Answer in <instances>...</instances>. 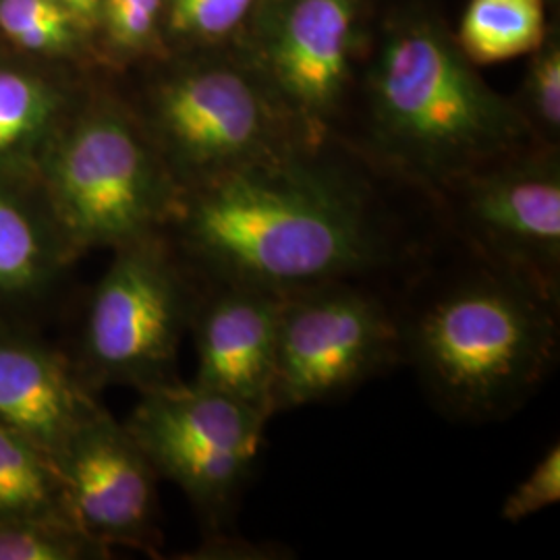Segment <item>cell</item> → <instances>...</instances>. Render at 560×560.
<instances>
[{
  "instance_id": "obj_1",
  "label": "cell",
  "mask_w": 560,
  "mask_h": 560,
  "mask_svg": "<svg viewBox=\"0 0 560 560\" xmlns=\"http://www.w3.org/2000/svg\"><path fill=\"white\" fill-rule=\"evenodd\" d=\"M441 231L405 229L361 187L277 156L183 191L164 235L201 282L287 295L335 280L397 287Z\"/></svg>"
},
{
  "instance_id": "obj_2",
  "label": "cell",
  "mask_w": 560,
  "mask_h": 560,
  "mask_svg": "<svg viewBox=\"0 0 560 560\" xmlns=\"http://www.w3.org/2000/svg\"><path fill=\"white\" fill-rule=\"evenodd\" d=\"M400 363L460 423L506 420L559 363L560 298L444 229L395 289Z\"/></svg>"
},
{
  "instance_id": "obj_3",
  "label": "cell",
  "mask_w": 560,
  "mask_h": 560,
  "mask_svg": "<svg viewBox=\"0 0 560 560\" xmlns=\"http://www.w3.org/2000/svg\"><path fill=\"white\" fill-rule=\"evenodd\" d=\"M382 150L420 177L448 185L481 162L515 150L525 125L432 34L388 46L372 94Z\"/></svg>"
},
{
  "instance_id": "obj_4",
  "label": "cell",
  "mask_w": 560,
  "mask_h": 560,
  "mask_svg": "<svg viewBox=\"0 0 560 560\" xmlns=\"http://www.w3.org/2000/svg\"><path fill=\"white\" fill-rule=\"evenodd\" d=\"M36 180L75 260L164 233L183 194L138 125L115 108L67 119Z\"/></svg>"
},
{
  "instance_id": "obj_5",
  "label": "cell",
  "mask_w": 560,
  "mask_h": 560,
  "mask_svg": "<svg viewBox=\"0 0 560 560\" xmlns=\"http://www.w3.org/2000/svg\"><path fill=\"white\" fill-rule=\"evenodd\" d=\"M200 287L164 233L113 249L69 353L83 382L96 395L113 386L145 393L180 382V342Z\"/></svg>"
},
{
  "instance_id": "obj_6",
  "label": "cell",
  "mask_w": 560,
  "mask_h": 560,
  "mask_svg": "<svg viewBox=\"0 0 560 560\" xmlns=\"http://www.w3.org/2000/svg\"><path fill=\"white\" fill-rule=\"evenodd\" d=\"M335 280L282 295L272 416L340 399L400 365L395 291Z\"/></svg>"
},
{
  "instance_id": "obj_7",
  "label": "cell",
  "mask_w": 560,
  "mask_h": 560,
  "mask_svg": "<svg viewBox=\"0 0 560 560\" xmlns=\"http://www.w3.org/2000/svg\"><path fill=\"white\" fill-rule=\"evenodd\" d=\"M268 421L260 409L180 381L140 393L122 423L159 478L191 502L210 536L222 534L235 517Z\"/></svg>"
},
{
  "instance_id": "obj_8",
  "label": "cell",
  "mask_w": 560,
  "mask_h": 560,
  "mask_svg": "<svg viewBox=\"0 0 560 560\" xmlns=\"http://www.w3.org/2000/svg\"><path fill=\"white\" fill-rule=\"evenodd\" d=\"M455 187L442 229L488 260L517 270L560 298V180L550 161H488Z\"/></svg>"
},
{
  "instance_id": "obj_9",
  "label": "cell",
  "mask_w": 560,
  "mask_h": 560,
  "mask_svg": "<svg viewBox=\"0 0 560 560\" xmlns=\"http://www.w3.org/2000/svg\"><path fill=\"white\" fill-rule=\"evenodd\" d=\"M150 119L180 191L279 156L272 117L260 92L226 69L162 83Z\"/></svg>"
},
{
  "instance_id": "obj_10",
  "label": "cell",
  "mask_w": 560,
  "mask_h": 560,
  "mask_svg": "<svg viewBox=\"0 0 560 560\" xmlns=\"http://www.w3.org/2000/svg\"><path fill=\"white\" fill-rule=\"evenodd\" d=\"M71 517L108 548L159 557V474L125 423L104 407L55 457Z\"/></svg>"
},
{
  "instance_id": "obj_11",
  "label": "cell",
  "mask_w": 560,
  "mask_h": 560,
  "mask_svg": "<svg viewBox=\"0 0 560 560\" xmlns=\"http://www.w3.org/2000/svg\"><path fill=\"white\" fill-rule=\"evenodd\" d=\"M280 307L282 295L266 289L201 282L189 324L196 347L191 382L260 409L272 420Z\"/></svg>"
},
{
  "instance_id": "obj_12",
  "label": "cell",
  "mask_w": 560,
  "mask_h": 560,
  "mask_svg": "<svg viewBox=\"0 0 560 560\" xmlns=\"http://www.w3.org/2000/svg\"><path fill=\"white\" fill-rule=\"evenodd\" d=\"M104 405L69 358L32 324L0 320V423L36 442L52 459Z\"/></svg>"
},
{
  "instance_id": "obj_13",
  "label": "cell",
  "mask_w": 560,
  "mask_h": 560,
  "mask_svg": "<svg viewBox=\"0 0 560 560\" xmlns=\"http://www.w3.org/2000/svg\"><path fill=\"white\" fill-rule=\"evenodd\" d=\"M75 261L36 175L0 171V320L30 324Z\"/></svg>"
},
{
  "instance_id": "obj_14",
  "label": "cell",
  "mask_w": 560,
  "mask_h": 560,
  "mask_svg": "<svg viewBox=\"0 0 560 560\" xmlns=\"http://www.w3.org/2000/svg\"><path fill=\"white\" fill-rule=\"evenodd\" d=\"M351 0H300L282 25L275 73L280 92L307 119H322L347 80Z\"/></svg>"
},
{
  "instance_id": "obj_15",
  "label": "cell",
  "mask_w": 560,
  "mask_h": 560,
  "mask_svg": "<svg viewBox=\"0 0 560 560\" xmlns=\"http://www.w3.org/2000/svg\"><path fill=\"white\" fill-rule=\"evenodd\" d=\"M67 119L69 98L52 81L0 69V171L36 175Z\"/></svg>"
},
{
  "instance_id": "obj_16",
  "label": "cell",
  "mask_w": 560,
  "mask_h": 560,
  "mask_svg": "<svg viewBox=\"0 0 560 560\" xmlns=\"http://www.w3.org/2000/svg\"><path fill=\"white\" fill-rule=\"evenodd\" d=\"M13 520L75 523L55 459L36 442L0 423V521Z\"/></svg>"
},
{
  "instance_id": "obj_17",
  "label": "cell",
  "mask_w": 560,
  "mask_h": 560,
  "mask_svg": "<svg viewBox=\"0 0 560 560\" xmlns=\"http://www.w3.org/2000/svg\"><path fill=\"white\" fill-rule=\"evenodd\" d=\"M460 46L480 65L515 59L544 38L541 0H471L460 23Z\"/></svg>"
},
{
  "instance_id": "obj_18",
  "label": "cell",
  "mask_w": 560,
  "mask_h": 560,
  "mask_svg": "<svg viewBox=\"0 0 560 560\" xmlns=\"http://www.w3.org/2000/svg\"><path fill=\"white\" fill-rule=\"evenodd\" d=\"M110 552L71 521H0V560H104Z\"/></svg>"
},
{
  "instance_id": "obj_19",
  "label": "cell",
  "mask_w": 560,
  "mask_h": 560,
  "mask_svg": "<svg viewBox=\"0 0 560 560\" xmlns=\"http://www.w3.org/2000/svg\"><path fill=\"white\" fill-rule=\"evenodd\" d=\"M73 18L52 0H0V27L9 40L52 52L73 40Z\"/></svg>"
},
{
  "instance_id": "obj_20",
  "label": "cell",
  "mask_w": 560,
  "mask_h": 560,
  "mask_svg": "<svg viewBox=\"0 0 560 560\" xmlns=\"http://www.w3.org/2000/svg\"><path fill=\"white\" fill-rule=\"evenodd\" d=\"M560 501V446L546 448L534 469L509 492L501 509L502 521L521 523Z\"/></svg>"
},
{
  "instance_id": "obj_21",
  "label": "cell",
  "mask_w": 560,
  "mask_h": 560,
  "mask_svg": "<svg viewBox=\"0 0 560 560\" xmlns=\"http://www.w3.org/2000/svg\"><path fill=\"white\" fill-rule=\"evenodd\" d=\"M173 27L194 36H222L240 23L254 0H168Z\"/></svg>"
},
{
  "instance_id": "obj_22",
  "label": "cell",
  "mask_w": 560,
  "mask_h": 560,
  "mask_svg": "<svg viewBox=\"0 0 560 560\" xmlns=\"http://www.w3.org/2000/svg\"><path fill=\"white\" fill-rule=\"evenodd\" d=\"M527 108L546 136H557L560 127V55H544L529 78Z\"/></svg>"
},
{
  "instance_id": "obj_23",
  "label": "cell",
  "mask_w": 560,
  "mask_h": 560,
  "mask_svg": "<svg viewBox=\"0 0 560 560\" xmlns=\"http://www.w3.org/2000/svg\"><path fill=\"white\" fill-rule=\"evenodd\" d=\"M162 0H102V13L110 38L136 48L152 36Z\"/></svg>"
},
{
  "instance_id": "obj_24",
  "label": "cell",
  "mask_w": 560,
  "mask_h": 560,
  "mask_svg": "<svg viewBox=\"0 0 560 560\" xmlns=\"http://www.w3.org/2000/svg\"><path fill=\"white\" fill-rule=\"evenodd\" d=\"M75 21H94L101 13L102 0H52Z\"/></svg>"
}]
</instances>
